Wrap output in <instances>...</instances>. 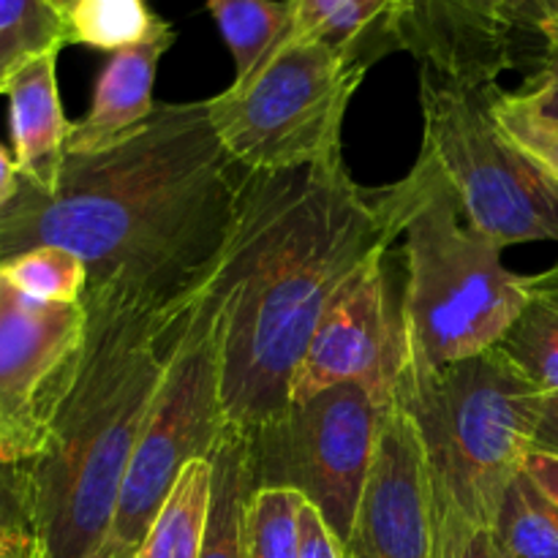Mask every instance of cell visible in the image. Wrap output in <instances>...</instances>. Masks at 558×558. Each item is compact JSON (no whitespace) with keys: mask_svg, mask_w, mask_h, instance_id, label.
I'll return each mask as SVG.
<instances>
[{"mask_svg":"<svg viewBox=\"0 0 558 558\" xmlns=\"http://www.w3.org/2000/svg\"><path fill=\"white\" fill-rule=\"evenodd\" d=\"M245 174L207 101L158 104L120 145L69 153L52 191L20 178L0 210V265L60 245L85 262L87 289L161 300L196 292L232 243Z\"/></svg>","mask_w":558,"mask_h":558,"instance_id":"1","label":"cell"},{"mask_svg":"<svg viewBox=\"0 0 558 558\" xmlns=\"http://www.w3.org/2000/svg\"><path fill=\"white\" fill-rule=\"evenodd\" d=\"M390 229L374 191L347 163L245 174L238 227L221 262V401L232 428L283 417L316 327Z\"/></svg>","mask_w":558,"mask_h":558,"instance_id":"2","label":"cell"},{"mask_svg":"<svg viewBox=\"0 0 558 558\" xmlns=\"http://www.w3.org/2000/svg\"><path fill=\"white\" fill-rule=\"evenodd\" d=\"M207 287L180 298L87 289L80 376L33 474L49 558H85L109 534L153 398Z\"/></svg>","mask_w":558,"mask_h":558,"instance_id":"3","label":"cell"},{"mask_svg":"<svg viewBox=\"0 0 558 558\" xmlns=\"http://www.w3.org/2000/svg\"><path fill=\"white\" fill-rule=\"evenodd\" d=\"M401 243L403 371H439L490 352L526 303V278L507 270L494 240L472 227L425 158L374 191Z\"/></svg>","mask_w":558,"mask_h":558,"instance_id":"4","label":"cell"},{"mask_svg":"<svg viewBox=\"0 0 558 558\" xmlns=\"http://www.w3.org/2000/svg\"><path fill=\"white\" fill-rule=\"evenodd\" d=\"M545 396L496 349L439 371H401L392 403L407 412L428 469L439 554L494 526L534 450Z\"/></svg>","mask_w":558,"mask_h":558,"instance_id":"5","label":"cell"},{"mask_svg":"<svg viewBox=\"0 0 558 558\" xmlns=\"http://www.w3.org/2000/svg\"><path fill=\"white\" fill-rule=\"evenodd\" d=\"M365 74L327 44L281 41L248 80L207 98L213 129L248 174L343 161V120Z\"/></svg>","mask_w":558,"mask_h":558,"instance_id":"6","label":"cell"},{"mask_svg":"<svg viewBox=\"0 0 558 558\" xmlns=\"http://www.w3.org/2000/svg\"><path fill=\"white\" fill-rule=\"evenodd\" d=\"M494 87L452 85L420 71V158L445 178L466 221L499 248L558 243V183L499 134L488 112Z\"/></svg>","mask_w":558,"mask_h":558,"instance_id":"7","label":"cell"},{"mask_svg":"<svg viewBox=\"0 0 558 558\" xmlns=\"http://www.w3.org/2000/svg\"><path fill=\"white\" fill-rule=\"evenodd\" d=\"M223 292L218 265L189 332L169 360L140 445L125 469L109 534L136 550L183 469L210 458L227 430L221 401Z\"/></svg>","mask_w":558,"mask_h":558,"instance_id":"8","label":"cell"},{"mask_svg":"<svg viewBox=\"0 0 558 558\" xmlns=\"http://www.w3.org/2000/svg\"><path fill=\"white\" fill-rule=\"evenodd\" d=\"M390 407L363 385L292 403L276 423L248 434L254 488L298 490L347 554Z\"/></svg>","mask_w":558,"mask_h":558,"instance_id":"9","label":"cell"},{"mask_svg":"<svg viewBox=\"0 0 558 558\" xmlns=\"http://www.w3.org/2000/svg\"><path fill=\"white\" fill-rule=\"evenodd\" d=\"M85 303H41L0 272V461L44 456L80 376Z\"/></svg>","mask_w":558,"mask_h":558,"instance_id":"10","label":"cell"},{"mask_svg":"<svg viewBox=\"0 0 558 558\" xmlns=\"http://www.w3.org/2000/svg\"><path fill=\"white\" fill-rule=\"evenodd\" d=\"M392 243L376 251L316 327L292 379V403L338 385H363L392 403L403 371L401 294H396ZM289 403V407H292Z\"/></svg>","mask_w":558,"mask_h":558,"instance_id":"11","label":"cell"},{"mask_svg":"<svg viewBox=\"0 0 558 558\" xmlns=\"http://www.w3.org/2000/svg\"><path fill=\"white\" fill-rule=\"evenodd\" d=\"M526 31L539 33L532 0H407L401 47L420 71L483 90L515 65Z\"/></svg>","mask_w":558,"mask_h":558,"instance_id":"12","label":"cell"},{"mask_svg":"<svg viewBox=\"0 0 558 558\" xmlns=\"http://www.w3.org/2000/svg\"><path fill=\"white\" fill-rule=\"evenodd\" d=\"M347 558H439L428 469L412 420L396 403L381 423Z\"/></svg>","mask_w":558,"mask_h":558,"instance_id":"13","label":"cell"},{"mask_svg":"<svg viewBox=\"0 0 558 558\" xmlns=\"http://www.w3.org/2000/svg\"><path fill=\"white\" fill-rule=\"evenodd\" d=\"M174 44V31L109 54L93 90L90 109L71 125L69 153H101L120 145L153 118L158 104L153 101L158 63Z\"/></svg>","mask_w":558,"mask_h":558,"instance_id":"14","label":"cell"},{"mask_svg":"<svg viewBox=\"0 0 558 558\" xmlns=\"http://www.w3.org/2000/svg\"><path fill=\"white\" fill-rule=\"evenodd\" d=\"M58 54L31 60L5 87L11 104V140L20 178L52 191L69 158L71 120L58 90Z\"/></svg>","mask_w":558,"mask_h":558,"instance_id":"15","label":"cell"},{"mask_svg":"<svg viewBox=\"0 0 558 558\" xmlns=\"http://www.w3.org/2000/svg\"><path fill=\"white\" fill-rule=\"evenodd\" d=\"M407 0H289L283 41H319L371 65L390 52H403L401 22Z\"/></svg>","mask_w":558,"mask_h":558,"instance_id":"16","label":"cell"},{"mask_svg":"<svg viewBox=\"0 0 558 558\" xmlns=\"http://www.w3.org/2000/svg\"><path fill=\"white\" fill-rule=\"evenodd\" d=\"M494 349L543 396L558 392V265L526 278V303Z\"/></svg>","mask_w":558,"mask_h":558,"instance_id":"17","label":"cell"},{"mask_svg":"<svg viewBox=\"0 0 558 558\" xmlns=\"http://www.w3.org/2000/svg\"><path fill=\"white\" fill-rule=\"evenodd\" d=\"M210 512L199 558H245V505L254 494L248 434L227 425L216 450L210 452Z\"/></svg>","mask_w":558,"mask_h":558,"instance_id":"18","label":"cell"},{"mask_svg":"<svg viewBox=\"0 0 558 558\" xmlns=\"http://www.w3.org/2000/svg\"><path fill=\"white\" fill-rule=\"evenodd\" d=\"M213 461L189 463L158 510L136 558H199L210 512Z\"/></svg>","mask_w":558,"mask_h":558,"instance_id":"19","label":"cell"},{"mask_svg":"<svg viewBox=\"0 0 558 558\" xmlns=\"http://www.w3.org/2000/svg\"><path fill=\"white\" fill-rule=\"evenodd\" d=\"M234 60V82H245L283 41L289 0H207Z\"/></svg>","mask_w":558,"mask_h":558,"instance_id":"20","label":"cell"},{"mask_svg":"<svg viewBox=\"0 0 558 558\" xmlns=\"http://www.w3.org/2000/svg\"><path fill=\"white\" fill-rule=\"evenodd\" d=\"M65 27L69 44L109 54L174 31L147 5V0H76L65 14Z\"/></svg>","mask_w":558,"mask_h":558,"instance_id":"21","label":"cell"},{"mask_svg":"<svg viewBox=\"0 0 558 558\" xmlns=\"http://www.w3.org/2000/svg\"><path fill=\"white\" fill-rule=\"evenodd\" d=\"M490 534L505 558H558V507L521 472L501 499Z\"/></svg>","mask_w":558,"mask_h":558,"instance_id":"22","label":"cell"},{"mask_svg":"<svg viewBox=\"0 0 558 558\" xmlns=\"http://www.w3.org/2000/svg\"><path fill=\"white\" fill-rule=\"evenodd\" d=\"M65 44V16L49 0H0V96L16 71Z\"/></svg>","mask_w":558,"mask_h":558,"instance_id":"23","label":"cell"},{"mask_svg":"<svg viewBox=\"0 0 558 558\" xmlns=\"http://www.w3.org/2000/svg\"><path fill=\"white\" fill-rule=\"evenodd\" d=\"M0 272L22 294L41 303H82L90 283L85 262L60 245H38L16 254L0 265Z\"/></svg>","mask_w":558,"mask_h":558,"instance_id":"24","label":"cell"},{"mask_svg":"<svg viewBox=\"0 0 558 558\" xmlns=\"http://www.w3.org/2000/svg\"><path fill=\"white\" fill-rule=\"evenodd\" d=\"M303 505L292 488H254L245 505V558H300Z\"/></svg>","mask_w":558,"mask_h":558,"instance_id":"25","label":"cell"},{"mask_svg":"<svg viewBox=\"0 0 558 558\" xmlns=\"http://www.w3.org/2000/svg\"><path fill=\"white\" fill-rule=\"evenodd\" d=\"M488 112L499 134L523 153L543 174L558 183V120L529 107L515 90H490Z\"/></svg>","mask_w":558,"mask_h":558,"instance_id":"26","label":"cell"},{"mask_svg":"<svg viewBox=\"0 0 558 558\" xmlns=\"http://www.w3.org/2000/svg\"><path fill=\"white\" fill-rule=\"evenodd\" d=\"M0 532H36L31 463L0 461Z\"/></svg>","mask_w":558,"mask_h":558,"instance_id":"27","label":"cell"},{"mask_svg":"<svg viewBox=\"0 0 558 558\" xmlns=\"http://www.w3.org/2000/svg\"><path fill=\"white\" fill-rule=\"evenodd\" d=\"M515 93L539 114L558 120V44H545L539 69L529 76L526 87Z\"/></svg>","mask_w":558,"mask_h":558,"instance_id":"28","label":"cell"},{"mask_svg":"<svg viewBox=\"0 0 558 558\" xmlns=\"http://www.w3.org/2000/svg\"><path fill=\"white\" fill-rule=\"evenodd\" d=\"M300 558H347L319 512L305 501L300 515Z\"/></svg>","mask_w":558,"mask_h":558,"instance_id":"29","label":"cell"},{"mask_svg":"<svg viewBox=\"0 0 558 558\" xmlns=\"http://www.w3.org/2000/svg\"><path fill=\"white\" fill-rule=\"evenodd\" d=\"M523 472H526L529 480H532V483L558 507V452L534 447V450L529 452Z\"/></svg>","mask_w":558,"mask_h":558,"instance_id":"30","label":"cell"},{"mask_svg":"<svg viewBox=\"0 0 558 558\" xmlns=\"http://www.w3.org/2000/svg\"><path fill=\"white\" fill-rule=\"evenodd\" d=\"M0 558H49L36 532H0Z\"/></svg>","mask_w":558,"mask_h":558,"instance_id":"31","label":"cell"},{"mask_svg":"<svg viewBox=\"0 0 558 558\" xmlns=\"http://www.w3.org/2000/svg\"><path fill=\"white\" fill-rule=\"evenodd\" d=\"M534 447L558 452V392H554V396H545L543 412H539L537 434H534Z\"/></svg>","mask_w":558,"mask_h":558,"instance_id":"32","label":"cell"},{"mask_svg":"<svg viewBox=\"0 0 558 558\" xmlns=\"http://www.w3.org/2000/svg\"><path fill=\"white\" fill-rule=\"evenodd\" d=\"M16 185H20V169H16L14 158H9V153L0 145V210L16 194Z\"/></svg>","mask_w":558,"mask_h":558,"instance_id":"33","label":"cell"},{"mask_svg":"<svg viewBox=\"0 0 558 558\" xmlns=\"http://www.w3.org/2000/svg\"><path fill=\"white\" fill-rule=\"evenodd\" d=\"M463 558H505V556H501L490 529H483V532L472 534L466 550H463Z\"/></svg>","mask_w":558,"mask_h":558,"instance_id":"34","label":"cell"},{"mask_svg":"<svg viewBox=\"0 0 558 558\" xmlns=\"http://www.w3.org/2000/svg\"><path fill=\"white\" fill-rule=\"evenodd\" d=\"M85 558H136V548H131V545L120 543L112 534H107Z\"/></svg>","mask_w":558,"mask_h":558,"instance_id":"35","label":"cell"},{"mask_svg":"<svg viewBox=\"0 0 558 558\" xmlns=\"http://www.w3.org/2000/svg\"><path fill=\"white\" fill-rule=\"evenodd\" d=\"M534 3V11H537L539 16V25L548 20H556L558 16V0H532Z\"/></svg>","mask_w":558,"mask_h":558,"instance_id":"36","label":"cell"},{"mask_svg":"<svg viewBox=\"0 0 558 558\" xmlns=\"http://www.w3.org/2000/svg\"><path fill=\"white\" fill-rule=\"evenodd\" d=\"M539 36H543V44H558V16L539 25Z\"/></svg>","mask_w":558,"mask_h":558,"instance_id":"37","label":"cell"},{"mask_svg":"<svg viewBox=\"0 0 558 558\" xmlns=\"http://www.w3.org/2000/svg\"><path fill=\"white\" fill-rule=\"evenodd\" d=\"M49 3H52L54 5V9H58L60 11V14H69V11H71V5H74L76 3V0H49Z\"/></svg>","mask_w":558,"mask_h":558,"instance_id":"38","label":"cell"}]
</instances>
